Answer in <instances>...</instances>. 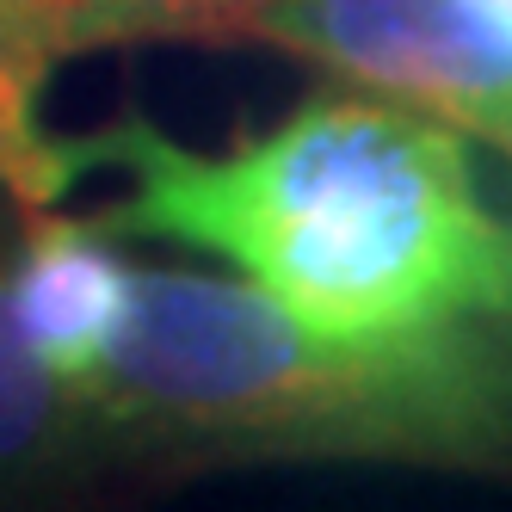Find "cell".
I'll return each instance as SVG.
<instances>
[{
	"mask_svg": "<svg viewBox=\"0 0 512 512\" xmlns=\"http://www.w3.org/2000/svg\"><path fill=\"white\" fill-rule=\"evenodd\" d=\"M68 149L130 179L99 229L216 253L321 334L512 315V223L475 192L463 130L414 105L327 93L235 155L124 112Z\"/></svg>",
	"mask_w": 512,
	"mask_h": 512,
	"instance_id": "obj_1",
	"label": "cell"
},
{
	"mask_svg": "<svg viewBox=\"0 0 512 512\" xmlns=\"http://www.w3.org/2000/svg\"><path fill=\"white\" fill-rule=\"evenodd\" d=\"M81 408L192 451L512 469V346L482 334V321L321 334L260 284L155 266L136 272L130 321Z\"/></svg>",
	"mask_w": 512,
	"mask_h": 512,
	"instance_id": "obj_2",
	"label": "cell"
},
{
	"mask_svg": "<svg viewBox=\"0 0 512 512\" xmlns=\"http://www.w3.org/2000/svg\"><path fill=\"white\" fill-rule=\"evenodd\" d=\"M247 31L512 155V38L469 0H266Z\"/></svg>",
	"mask_w": 512,
	"mask_h": 512,
	"instance_id": "obj_3",
	"label": "cell"
},
{
	"mask_svg": "<svg viewBox=\"0 0 512 512\" xmlns=\"http://www.w3.org/2000/svg\"><path fill=\"white\" fill-rule=\"evenodd\" d=\"M13 315L25 346L56 377V389L81 408V395L105 371L124 321H130V290L136 266L118 260L112 229L75 223L56 210H25V247L19 266L7 272Z\"/></svg>",
	"mask_w": 512,
	"mask_h": 512,
	"instance_id": "obj_4",
	"label": "cell"
},
{
	"mask_svg": "<svg viewBox=\"0 0 512 512\" xmlns=\"http://www.w3.org/2000/svg\"><path fill=\"white\" fill-rule=\"evenodd\" d=\"M50 56H62L56 31L25 0H0V192H13L19 210H50L81 179L75 149L38 124Z\"/></svg>",
	"mask_w": 512,
	"mask_h": 512,
	"instance_id": "obj_5",
	"label": "cell"
},
{
	"mask_svg": "<svg viewBox=\"0 0 512 512\" xmlns=\"http://www.w3.org/2000/svg\"><path fill=\"white\" fill-rule=\"evenodd\" d=\"M62 389L38 364V352L25 346L13 290H7V260H0V475H13L25 463H38L50 451V438L62 426Z\"/></svg>",
	"mask_w": 512,
	"mask_h": 512,
	"instance_id": "obj_6",
	"label": "cell"
},
{
	"mask_svg": "<svg viewBox=\"0 0 512 512\" xmlns=\"http://www.w3.org/2000/svg\"><path fill=\"white\" fill-rule=\"evenodd\" d=\"M266 0H81L75 50L130 38H241Z\"/></svg>",
	"mask_w": 512,
	"mask_h": 512,
	"instance_id": "obj_7",
	"label": "cell"
},
{
	"mask_svg": "<svg viewBox=\"0 0 512 512\" xmlns=\"http://www.w3.org/2000/svg\"><path fill=\"white\" fill-rule=\"evenodd\" d=\"M469 7H475V13H482L488 25H500V31H506V38H512V0H469Z\"/></svg>",
	"mask_w": 512,
	"mask_h": 512,
	"instance_id": "obj_8",
	"label": "cell"
}]
</instances>
